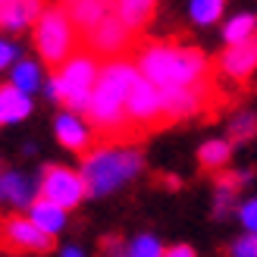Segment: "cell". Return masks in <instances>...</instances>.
<instances>
[{
    "label": "cell",
    "instance_id": "13",
    "mask_svg": "<svg viewBox=\"0 0 257 257\" xmlns=\"http://www.w3.org/2000/svg\"><path fill=\"white\" fill-rule=\"evenodd\" d=\"M41 0H7L0 7V29L7 32H22L25 25H35L41 16Z\"/></svg>",
    "mask_w": 257,
    "mask_h": 257
},
{
    "label": "cell",
    "instance_id": "32",
    "mask_svg": "<svg viewBox=\"0 0 257 257\" xmlns=\"http://www.w3.org/2000/svg\"><path fill=\"white\" fill-rule=\"evenodd\" d=\"M66 4H72V0H63V7H66Z\"/></svg>",
    "mask_w": 257,
    "mask_h": 257
},
{
    "label": "cell",
    "instance_id": "16",
    "mask_svg": "<svg viewBox=\"0 0 257 257\" xmlns=\"http://www.w3.org/2000/svg\"><path fill=\"white\" fill-rule=\"evenodd\" d=\"M0 113H4V122H22L32 113V97L19 91L16 85H4L0 88Z\"/></svg>",
    "mask_w": 257,
    "mask_h": 257
},
{
    "label": "cell",
    "instance_id": "18",
    "mask_svg": "<svg viewBox=\"0 0 257 257\" xmlns=\"http://www.w3.org/2000/svg\"><path fill=\"white\" fill-rule=\"evenodd\" d=\"M229 157H232V141H220V138L204 141L201 151H198V163H201L204 173H220V170H226Z\"/></svg>",
    "mask_w": 257,
    "mask_h": 257
},
{
    "label": "cell",
    "instance_id": "27",
    "mask_svg": "<svg viewBox=\"0 0 257 257\" xmlns=\"http://www.w3.org/2000/svg\"><path fill=\"white\" fill-rule=\"evenodd\" d=\"M238 216H241V223H245L248 232H257V198L248 201V204H241V207H238Z\"/></svg>",
    "mask_w": 257,
    "mask_h": 257
},
{
    "label": "cell",
    "instance_id": "30",
    "mask_svg": "<svg viewBox=\"0 0 257 257\" xmlns=\"http://www.w3.org/2000/svg\"><path fill=\"white\" fill-rule=\"evenodd\" d=\"M60 257H85V251H79V248H66Z\"/></svg>",
    "mask_w": 257,
    "mask_h": 257
},
{
    "label": "cell",
    "instance_id": "19",
    "mask_svg": "<svg viewBox=\"0 0 257 257\" xmlns=\"http://www.w3.org/2000/svg\"><path fill=\"white\" fill-rule=\"evenodd\" d=\"M10 85H16L19 91L25 94H35L38 88H44V75H41V66L35 60H16V66L10 69Z\"/></svg>",
    "mask_w": 257,
    "mask_h": 257
},
{
    "label": "cell",
    "instance_id": "22",
    "mask_svg": "<svg viewBox=\"0 0 257 257\" xmlns=\"http://www.w3.org/2000/svg\"><path fill=\"white\" fill-rule=\"evenodd\" d=\"M257 135V116L254 113H238L229 125V141H248Z\"/></svg>",
    "mask_w": 257,
    "mask_h": 257
},
{
    "label": "cell",
    "instance_id": "15",
    "mask_svg": "<svg viewBox=\"0 0 257 257\" xmlns=\"http://www.w3.org/2000/svg\"><path fill=\"white\" fill-rule=\"evenodd\" d=\"M0 198H7L10 204H16V207H25V204L32 207V201H35V182H32L29 176L10 170V173L0 176Z\"/></svg>",
    "mask_w": 257,
    "mask_h": 257
},
{
    "label": "cell",
    "instance_id": "7",
    "mask_svg": "<svg viewBox=\"0 0 257 257\" xmlns=\"http://www.w3.org/2000/svg\"><path fill=\"white\" fill-rule=\"evenodd\" d=\"M38 188H41V198H47L50 204H57V207H63V210L79 207V204L85 201V195H88V185H85L82 173L69 170V166H57V163L44 166L41 185Z\"/></svg>",
    "mask_w": 257,
    "mask_h": 257
},
{
    "label": "cell",
    "instance_id": "3",
    "mask_svg": "<svg viewBox=\"0 0 257 257\" xmlns=\"http://www.w3.org/2000/svg\"><path fill=\"white\" fill-rule=\"evenodd\" d=\"M141 166L145 160L132 145H97L82 163V179L88 195H110L128 179H135Z\"/></svg>",
    "mask_w": 257,
    "mask_h": 257
},
{
    "label": "cell",
    "instance_id": "21",
    "mask_svg": "<svg viewBox=\"0 0 257 257\" xmlns=\"http://www.w3.org/2000/svg\"><path fill=\"white\" fill-rule=\"evenodd\" d=\"M226 0H191V22L195 25H213L223 16Z\"/></svg>",
    "mask_w": 257,
    "mask_h": 257
},
{
    "label": "cell",
    "instance_id": "20",
    "mask_svg": "<svg viewBox=\"0 0 257 257\" xmlns=\"http://www.w3.org/2000/svg\"><path fill=\"white\" fill-rule=\"evenodd\" d=\"M254 32H257V19L248 16V13H241V16H235V19L226 22L223 38H226V44L232 47V44H245V41H251Z\"/></svg>",
    "mask_w": 257,
    "mask_h": 257
},
{
    "label": "cell",
    "instance_id": "24",
    "mask_svg": "<svg viewBox=\"0 0 257 257\" xmlns=\"http://www.w3.org/2000/svg\"><path fill=\"white\" fill-rule=\"evenodd\" d=\"M163 245L154 235H138L128 241V257H163Z\"/></svg>",
    "mask_w": 257,
    "mask_h": 257
},
{
    "label": "cell",
    "instance_id": "9",
    "mask_svg": "<svg viewBox=\"0 0 257 257\" xmlns=\"http://www.w3.org/2000/svg\"><path fill=\"white\" fill-rule=\"evenodd\" d=\"M82 41H85V47H88V54L119 60V57H125V50L135 44V32L128 29V25L116 16V13H113V16H107L94 32H88Z\"/></svg>",
    "mask_w": 257,
    "mask_h": 257
},
{
    "label": "cell",
    "instance_id": "1",
    "mask_svg": "<svg viewBox=\"0 0 257 257\" xmlns=\"http://www.w3.org/2000/svg\"><path fill=\"white\" fill-rule=\"evenodd\" d=\"M135 79H138V66L128 57L100 63L94 91L85 110V119L91 122L100 145H132L135 141L125 119V100Z\"/></svg>",
    "mask_w": 257,
    "mask_h": 257
},
{
    "label": "cell",
    "instance_id": "31",
    "mask_svg": "<svg viewBox=\"0 0 257 257\" xmlns=\"http://www.w3.org/2000/svg\"><path fill=\"white\" fill-rule=\"evenodd\" d=\"M0 125H4V113H0Z\"/></svg>",
    "mask_w": 257,
    "mask_h": 257
},
{
    "label": "cell",
    "instance_id": "5",
    "mask_svg": "<svg viewBox=\"0 0 257 257\" xmlns=\"http://www.w3.org/2000/svg\"><path fill=\"white\" fill-rule=\"evenodd\" d=\"M79 29L69 19L66 7H47L35 22V50L41 54V60L50 69H60L69 57H75L79 47Z\"/></svg>",
    "mask_w": 257,
    "mask_h": 257
},
{
    "label": "cell",
    "instance_id": "28",
    "mask_svg": "<svg viewBox=\"0 0 257 257\" xmlns=\"http://www.w3.org/2000/svg\"><path fill=\"white\" fill-rule=\"evenodd\" d=\"M100 248H104V254H107V257H128V248L122 245L116 235H107L104 241H100Z\"/></svg>",
    "mask_w": 257,
    "mask_h": 257
},
{
    "label": "cell",
    "instance_id": "2",
    "mask_svg": "<svg viewBox=\"0 0 257 257\" xmlns=\"http://www.w3.org/2000/svg\"><path fill=\"white\" fill-rule=\"evenodd\" d=\"M138 72L160 91L170 88H204L216 82V63L204 50L182 41H151L138 50Z\"/></svg>",
    "mask_w": 257,
    "mask_h": 257
},
{
    "label": "cell",
    "instance_id": "29",
    "mask_svg": "<svg viewBox=\"0 0 257 257\" xmlns=\"http://www.w3.org/2000/svg\"><path fill=\"white\" fill-rule=\"evenodd\" d=\"M163 257H198L195 248H188V245H173V248H166Z\"/></svg>",
    "mask_w": 257,
    "mask_h": 257
},
{
    "label": "cell",
    "instance_id": "26",
    "mask_svg": "<svg viewBox=\"0 0 257 257\" xmlns=\"http://www.w3.org/2000/svg\"><path fill=\"white\" fill-rule=\"evenodd\" d=\"M16 60H19V47L7 41V38H0V72L4 69H13L16 66Z\"/></svg>",
    "mask_w": 257,
    "mask_h": 257
},
{
    "label": "cell",
    "instance_id": "8",
    "mask_svg": "<svg viewBox=\"0 0 257 257\" xmlns=\"http://www.w3.org/2000/svg\"><path fill=\"white\" fill-rule=\"evenodd\" d=\"M0 251H7V254H47V251H54V235L41 232L25 216H7L0 223Z\"/></svg>",
    "mask_w": 257,
    "mask_h": 257
},
{
    "label": "cell",
    "instance_id": "14",
    "mask_svg": "<svg viewBox=\"0 0 257 257\" xmlns=\"http://www.w3.org/2000/svg\"><path fill=\"white\" fill-rule=\"evenodd\" d=\"M29 220L41 229L47 235H57L63 226H66V210L57 207V204H50L47 198H35L32 207H29Z\"/></svg>",
    "mask_w": 257,
    "mask_h": 257
},
{
    "label": "cell",
    "instance_id": "11",
    "mask_svg": "<svg viewBox=\"0 0 257 257\" xmlns=\"http://www.w3.org/2000/svg\"><path fill=\"white\" fill-rule=\"evenodd\" d=\"M57 141L63 148H69L75 154H82V157H88V154L94 151V145H97V135H94L91 122H88L82 113L63 110L57 116Z\"/></svg>",
    "mask_w": 257,
    "mask_h": 257
},
{
    "label": "cell",
    "instance_id": "12",
    "mask_svg": "<svg viewBox=\"0 0 257 257\" xmlns=\"http://www.w3.org/2000/svg\"><path fill=\"white\" fill-rule=\"evenodd\" d=\"M66 13L75 22L79 35L85 38L88 32H94L107 16L116 13V0H72V4H66Z\"/></svg>",
    "mask_w": 257,
    "mask_h": 257
},
{
    "label": "cell",
    "instance_id": "6",
    "mask_svg": "<svg viewBox=\"0 0 257 257\" xmlns=\"http://www.w3.org/2000/svg\"><path fill=\"white\" fill-rule=\"evenodd\" d=\"M125 119H128V128H132L135 141L145 138L148 132H157V128L166 125L160 88L151 85L141 72H138V79L132 82V91H128V100H125Z\"/></svg>",
    "mask_w": 257,
    "mask_h": 257
},
{
    "label": "cell",
    "instance_id": "33",
    "mask_svg": "<svg viewBox=\"0 0 257 257\" xmlns=\"http://www.w3.org/2000/svg\"><path fill=\"white\" fill-rule=\"evenodd\" d=\"M4 4H7V0H0V7H4Z\"/></svg>",
    "mask_w": 257,
    "mask_h": 257
},
{
    "label": "cell",
    "instance_id": "4",
    "mask_svg": "<svg viewBox=\"0 0 257 257\" xmlns=\"http://www.w3.org/2000/svg\"><path fill=\"white\" fill-rule=\"evenodd\" d=\"M97 72H100V66H97L94 54H75L57 69V75L44 85V91L63 110L85 113L88 100H91V91H94V82H97Z\"/></svg>",
    "mask_w": 257,
    "mask_h": 257
},
{
    "label": "cell",
    "instance_id": "25",
    "mask_svg": "<svg viewBox=\"0 0 257 257\" xmlns=\"http://www.w3.org/2000/svg\"><path fill=\"white\" fill-rule=\"evenodd\" d=\"M226 254L229 257H257V232H248V235L235 238Z\"/></svg>",
    "mask_w": 257,
    "mask_h": 257
},
{
    "label": "cell",
    "instance_id": "10",
    "mask_svg": "<svg viewBox=\"0 0 257 257\" xmlns=\"http://www.w3.org/2000/svg\"><path fill=\"white\" fill-rule=\"evenodd\" d=\"M254 72H257V38H251L245 44H232L216 60V75H223V79L235 82L241 88L251 82Z\"/></svg>",
    "mask_w": 257,
    "mask_h": 257
},
{
    "label": "cell",
    "instance_id": "34",
    "mask_svg": "<svg viewBox=\"0 0 257 257\" xmlns=\"http://www.w3.org/2000/svg\"><path fill=\"white\" fill-rule=\"evenodd\" d=\"M0 176H4V173H0Z\"/></svg>",
    "mask_w": 257,
    "mask_h": 257
},
{
    "label": "cell",
    "instance_id": "17",
    "mask_svg": "<svg viewBox=\"0 0 257 257\" xmlns=\"http://www.w3.org/2000/svg\"><path fill=\"white\" fill-rule=\"evenodd\" d=\"M157 0H116V16L128 25L132 32H141L154 19Z\"/></svg>",
    "mask_w": 257,
    "mask_h": 257
},
{
    "label": "cell",
    "instance_id": "23",
    "mask_svg": "<svg viewBox=\"0 0 257 257\" xmlns=\"http://www.w3.org/2000/svg\"><path fill=\"white\" fill-rule=\"evenodd\" d=\"M213 216L216 220H223L226 213L235 210V201H238V191L235 188H226V185H213Z\"/></svg>",
    "mask_w": 257,
    "mask_h": 257
}]
</instances>
